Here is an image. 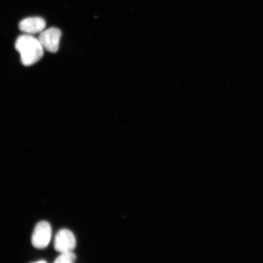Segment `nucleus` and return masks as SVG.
I'll return each instance as SVG.
<instances>
[{"instance_id":"f257e3e1","label":"nucleus","mask_w":263,"mask_h":263,"mask_svg":"<svg viewBox=\"0 0 263 263\" xmlns=\"http://www.w3.org/2000/svg\"><path fill=\"white\" fill-rule=\"evenodd\" d=\"M16 51L21 54L23 65L28 67L40 61L44 53L38 39L32 35L24 34L19 36L15 44Z\"/></svg>"},{"instance_id":"7ed1b4c3","label":"nucleus","mask_w":263,"mask_h":263,"mask_svg":"<svg viewBox=\"0 0 263 263\" xmlns=\"http://www.w3.org/2000/svg\"><path fill=\"white\" fill-rule=\"evenodd\" d=\"M61 36L60 29L52 27L41 32L38 39L46 51L55 53L59 50Z\"/></svg>"},{"instance_id":"423d86ee","label":"nucleus","mask_w":263,"mask_h":263,"mask_svg":"<svg viewBox=\"0 0 263 263\" xmlns=\"http://www.w3.org/2000/svg\"><path fill=\"white\" fill-rule=\"evenodd\" d=\"M77 259V256L73 252H65L61 253V254L55 259V263H73Z\"/></svg>"},{"instance_id":"39448f33","label":"nucleus","mask_w":263,"mask_h":263,"mask_svg":"<svg viewBox=\"0 0 263 263\" xmlns=\"http://www.w3.org/2000/svg\"><path fill=\"white\" fill-rule=\"evenodd\" d=\"M18 26L21 31L25 34L33 35L44 31L46 22L44 18L39 16H33L22 20Z\"/></svg>"},{"instance_id":"f03ea898","label":"nucleus","mask_w":263,"mask_h":263,"mask_svg":"<svg viewBox=\"0 0 263 263\" xmlns=\"http://www.w3.org/2000/svg\"><path fill=\"white\" fill-rule=\"evenodd\" d=\"M52 229L50 223L41 221L35 226L32 235V244L34 248L43 249L47 248L51 238Z\"/></svg>"},{"instance_id":"0eeeda50","label":"nucleus","mask_w":263,"mask_h":263,"mask_svg":"<svg viewBox=\"0 0 263 263\" xmlns=\"http://www.w3.org/2000/svg\"><path fill=\"white\" fill-rule=\"evenodd\" d=\"M35 262H36V263L47 262V261H46L45 260H40V261H36Z\"/></svg>"},{"instance_id":"20e7f679","label":"nucleus","mask_w":263,"mask_h":263,"mask_svg":"<svg viewBox=\"0 0 263 263\" xmlns=\"http://www.w3.org/2000/svg\"><path fill=\"white\" fill-rule=\"evenodd\" d=\"M77 246V241L73 233L68 229L59 230L54 240L55 251L62 253L73 252Z\"/></svg>"}]
</instances>
